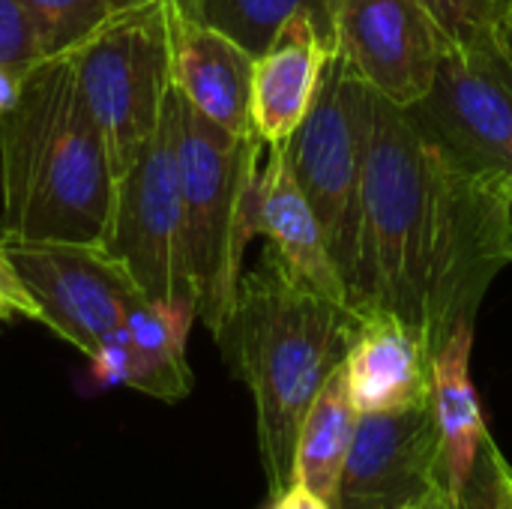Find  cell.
<instances>
[{
	"mask_svg": "<svg viewBox=\"0 0 512 509\" xmlns=\"http://www.w3.org/2000/svg\"><path fill=\"white\" fill-rule=\"evenodd\" d=\"M363 171L375 306L399 315L435 357L459 324L477 321L512 261V180L378 93Z\"/></svg>",
	"mask_w": 512,
	"mask_h": 509,
	"instance_id": "1",
	"label": "cell"
},
{
	"mask_svg": "<svg viewBox=\"0 0 512 509\" xmlns=\"http://www.w3.org/2000/svg\"><path fill=\"white\" fill-rule=\"evenodd\" d=\"M114 171L72 51L33 66L0 117V243L105 246Z\"/></svg>",
	"mask_w": 512,
	"mask_h": 509,
	"instance_id": "2",
	"label": "cell"
},
{
	"mask_svg": "<svg viewBox=\"0 0 512 509\" xmlns=\"http://www.w3.org/2000/svg\"><path fill=\"white\" fill-rule=\"evenodd\" d=\"M360 315L300 282L267 252L240 276L234 306L213 336L249 387L270 495L294 483V456L309 405L345 363Z\"/></svg>",
	"mask_w": 512,
	"mask_h": 509,
	"instance_id": "3",
	"label": "cell"
},
{
	"mask_svg": "<svg viewBox=\"0 0 512 509\" xmlns=\"http://www.w3.org/2000/svg\"><path fill=\"white\" fill-rule=\"evenodd\" d=\"M372 90L339 51L327 57L315 105L291 138V171L321 225L330 258L345 282L351 309L375 306V273L366 222V117Z\"/></svg>",
	"mask_w": 512,
	"mask_h": 509,
	"instance_id": "4",
	"label": "cell"
},
{
	"mask_svg": "<svg viewBox=\"0 0 512 509\" xmlns=\"http://www.w3.org/2000/svg\"><path fill=\"white\" fill-rule=\"evenodd\" d=\"M177 165L186 222V252L198 297V318L216 336L243 276L249 198L258 177L261 138L234 135L207 120L174 87Z\"/></svg>",
	"mask_w": 512,
	"mask_h": 509,
	"instance_id": "5",
	"label": "cell"
},
{
	"mask_svg": "<svg viewBox=\"0 0 512 509\" xmlns=\"http://www.w3.org/2000/svg\"><path fill=\"white\" fill-rule=\"evenodd\" d=\"M171 6L138 0L120 6L72 48L81 90L102 129L114 180L153 138L171 93Z\"/></svg>",
	"mask_w": 512,
	"mask_h": 509,
	"instance_id": "6",
	"label": "cell"
},
{
	"mask_svg": "<svg viewBox=\"0 0 512 509\" xmlns=\"http://www.w3.org/2000/svg\"><path fill=\"white\" fill-rule=\"evenodd\" d=\"M105 249L123 261L144 297L183 303L198 312L186 252L174 84L153 138L144 144L135 162L114 180Z\"/></svg>",
	"mask_w": 512,
	"mask_h": 509,
	"instance_id": "7",
	"label": "cell"
},
{
	"mask_svg": "<svg viewBox=\"0 0 512 509\" xmlns=\"http://www.w3.org/2000/svg\"><path fill=\"white\" fill-rule=\"evenodd\" d=\"M39 324L93 357L144 297L120 258L96 243H3Z\"/></svg>",
	"mask_w": 512,
	"mask_h": 509,
	"instance_id": "8",
	"label": "cell"
},
{
	"mask_svg": "<svg viewBox=\"0 0 512 509\" xmlns=\"http://www.w3.org/2000/svg\"><path fill=\"white\" fill-rule=\"evenodd\" d=\"M447 495V462L432 402L360 414L333 509H408Z\"/></svg>",
	"mask_w": 512,
	"mask_h": 509,
	"instance_id": "9",
	"label": "cell"
},
{
	"mask_svg": "<svg viewBox=\"0 0 512 509\" xmlns=\"http://www.w3.org/2000/svg\"><path fill=\"white\" fill-rule=\"evenodd\" d=\"M408 111L462 156L512 180V66L495 33L444 48L429 96Z\"/></svg>",
	"mask_w": 512,
	"mask_h": 509,
	"instance_id": "10",
	"label": "cell"
},
{
	"mask_svg": "<svg viewBox=\"0 0 512 509\" xmlns=\"http://www.w3.org/2000/svg\"><path fill=\"white\" fill-rule=\"evenodd\" d=\"M447 42L417 0H342L336 51L396 108H414L435 84Z\"/></svg>",
	"mask_w": 512,
	"mask_h": 509,
	"instance_id": "11",
	"label": "cell"
},
{
	"mask_svg": "<svg viewBox=\"0 0 512 509\" xmlns=\"http://www.w3.org/2000/svg\"><path fill=\"white\" fill-rule=\"evenodd\" d=\"M474 321L459 324L432 360V408L441 426L447 492L456 509H486L495 489V444L471 381Z\"/></svg>",
	"mask_w": 512,
	"mask_h": 509,
	"instance_id": "12",
	"label": "cell"
},
{
	"mask_svg": "<svg viewBox=\"0 0 512 509\" xmlns=\"http://www.w3.org/2000/svg\"><path fill=\"white\" fill-rule=\"evenodd\" d=\"M195 318L192 306L141 297L90 357L96 381L108 387L123 384L162 402L186 399L192 393L186 339Z\"/></svg>",
	"mask_w": 512,
	"mask_h": 509,
	"instance_id": "13",
	"label": "cell"
},
{
	"mask_svg": "<svg viewBox=\"0 0 512 509\" xmlns=\"http://www.w3.org/2000/svg\"><path fill=\"white\" fill-rule=\"evenodd\" d=\"M249 231L267 240V255L300 285L348 303L345 282L330 258L321 225L291 171L288 150H270L267 162L258 168L252 198H249Z\"/></svg>",
	"mask_w": 512,
	"mask_h": 509,
	"instance_id": "14",
	"label": "cell"
},
{
	"mask_svg": "<svg viewBox=\"0 0 512 509\" xmlns=\"http://www.w3.org/2000/svg\"><path fill=\"white\" fill-rule=\"evenodd\" d=\"M252 66L255 57L228 33L198 15L171 6V81L207 120L234 132L252 129Z\"/></svg>",
	"mask_w": 512,
	"mask_h": 509,
	"instance_id": "15",
	"label": "cell"
},
{
	"mask_svg": "<svg viewBox=\"0 0 512 509\" xmlns=\"http://www.w3.org/2000/svg\"><path fill=\"white\" fill-rule=\"evenodd\" d=\"M336 51L315 18L294 15L252 66V129L270 150H285L309 117L327 57Z\"/></svg>",
	"mask_w": 512,
	"mask_h": 509,
	"instance_id": "16",
	"label": "cell"
},
{
	"mask_svg": "<svg viewBox=\"0 0 512 509\" xmlns=\"http://www.w3.org/2000/svg\"><path fill=\"white\" fill-rule=\"evenodd\" d=\"M432 354L390 309H369L348 348L345 372L360 414L432 402Z\"/></svg>",
	"mask_w": 512,
	"mask_h": 509,
	"instance_id": "17",
	"label": "cell"
},
{
	"mask_svg": "<svg viewBox=\"0 0 512 509\" xmlns=\"http://www.w3.org/2000/svg\"><path fill=\"white\" fill-rule=\"evenodd\" d=\"M357 423L360 408L351 396L348 372L342 363L309 405L294 456V480L303 483L312 495L324 498L330 507L339 495V480L357 435Z\"/></svg>",
	"mask_w": 512,
	"mask_h": 509,
	"instance_id": "18",
	"label": "cell"
},
{
	"mask_svg": "<svg viewBox=\"0 0 512 509\" xmlns=\"http://www.w3.org/2000/svg\"><path fill=\"white\" fill-rule=\"evenodd\" d=\"M339 3L342 0H195V15L258 57L300 12L312 15L324 39L336 45Z\"/></svg>",
	"mask_w": 512,
	"mask_h": 509,
	"instance_id": "19",
	"label": "cell"
},
{
	"mask_svg": "<svg viewBox=\"0 0 512 509\" xmlns=\"http://www.w3.org/2000/svg\"><path fill=\"white\" fill-rule=\"evenodd\" d=\"M45 48V60L78 48L120 6L117 0H24Z\"/></svg>",
	"mask_w": 512,
	"mask_h": 509,
	"instance_id": "20",
	"label": "cell"
},
{
	"mask_svg": "<svg viewBox=\"0 0 512 509\" xmlns=\"http://www.w3.org/2000/svg\"><path fill=\"white\" fill-rule=\"evenodd\" d=\"M438 24L447 48H465L495 33L512 12V0H417Z\"/></svg>",
	"mask_w": 512,
	"mask_h": 509,
	"instance_id": "21",
	"label": "cell"
},
{
	"mask_svg": "<svg viewBox=\"0 0 512 509\" xmlns=\"http://www.w3.org/2000/svg\"><path fill=\"white\" fill-rule=\"evenodd\" d=\"M45 60L39 27L24 0H0V66L27 75Z\"/></svg>",
	"mask_w": 512,
	"mask_h": 509,
	"instance_id": "22",
	"label": "cell"
},
{
	"mask_svg": "<svg viewBox=\"0 0 512 509\" xmlns=\"http://www.w3.org/2000/svg\"><path fill=\"white\" fill-rule=\"evenodd\" d=\"M0 291L12 300V306H15L18 315L39 321V306H36L33 297L27 294V288H24L21 276L15 273V267H12V261H9V255H6V249H3V243H0Z\"/></svg>",
	"mask_w": 512,
	"mask_h": 509,
	"instance_id": "23",
	"label": "cell"
},
{
	"mask_svg": "<svg viewBox=\"0 0 512 509\" xmlns=\"http://www.w3.org/2000/svg\"><path fill=\"white\" fill-rule=\"evenodd\" d=\"M270 509H333L324 498H318V495H312L303 483H291L282 495H276L273 498V507Z\"/></svg>",
	"mask_w": 512,
	"mask_h": 509,
	"instance_id": "24",
	"label": "cell"
},
{
	"mask_svg": "<svg viewBox=\"0 0 512 509\" xmlns=\"http://www.w3.org/2000/svg\"><path fill=\"white\" fill-rule=\"evenodd\" d=\"M486 509H512V465L504 459V453H498L495 459V492Z\"/></svg>",
	"mask_w": 512,
	"mask_h": 509,
	"instance_id": "25",
	"label": "cell"
},
{
	"mask_svg": "<svg viewBox=\"0 0 512 509\" xmlns=\"http://www.w3.org/2000/svg\"><path fill=\"white\" fill-rule=\"evenodd\" d=\"M21 81H24V75H18V72H12V69L0 66V117H3L15 102H18Z\"/></svg>",
	"mask_w": 512,
	"mask_h": 509,
	"instance_id": "26",
	"label": "cell"
},
{
	"mask_svg": "<svg viewBox=\"0 0 512 509\" xmlns=\"http://www.w3.org/2000/svg\"><path fill=\"white\" fill-rule=\"evenodd\" d=\"M495 39H498V45H501V51H504V57H507V63L512 66V12L501 21V27L495 30Z\"/></svg>",
	"mask_w": 512,
	"mask_h": 509,
	"instance_id": "27",
	"label": "cell"
},
{
	"mask_svg": "<svg viewBox=\"0 0 512 509\" xmlns=\"http://www.w3.org/2000/svg\"><path fill=\"white\" fill-rule=\"evenodd\" d=\"M408 509H456V507H453V501H450L447 495H438V498H429V501L414 504V507H408Z\"/></svg>",
	"mask_w": 512,
	"mask_h": 509,
	"instance_id": "28",
	"label": "cell"
},
{
	"mask_svg": "<svg viewBox=\"0 0 512 509\" xmlns=\"http://www.w3.org/2000/svg\"><path fill=\"white\" fill-rule=\"evenodd\" d=\"M12 315H18V312H15V306H12V300L0 291V324H3V321H9Z\"/></svg>",
	"mask_w": 512,
	"mask_h": 509,
	"instance_id": "29",
	"label": "cell"
},
{
	"mask_svg": "<svg viewBox=\"0 0 512 509\" xmlns=\"http://www.w3.org/2000/svg\"><path fill=\"white\" fill-rule=\"evenodd\" d=\"M129 3H138V0H117V6H129ZM180 9H186V12H192L195 15V0H174Z\"/></svg>",
	"mask_w": 512,
	"mask_h": 509,
	"instance_id": "30",
	"label": "cell"
}]
</instances>
